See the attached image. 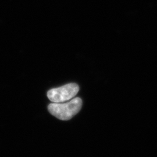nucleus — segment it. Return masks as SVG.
<instances>
[{"instance_id": "nucleus-1", "label": "nucleus", "mask_w": 157, "mask_h": 157, "mask_svg": "<svg viewBox=\"0 0 157 157\" xmlns=\"http://www.w3.org/2000/svg\"><path fill=\"white\" fill-rule=\"evenodd\" d=\"M82 106V100L76 97L66 103L54 102L48 105V109L51 115L62 121H68L78 113Z\"/></svg>"}, {"instance_id": "nucleus-2", "label": "nucleus", "mask_w": 157, "mask_h": 157, "mask_svg": "<svg viewBox=\"0 0 157 157\" xmlns=\"http://www.w3.org/2000/svg\"><path fill=\"white\" fill-rule=\"evenodd\" d=\"M79 87L76 83H69L61 87L52 89L47 92L48 98L53 102L69 101L78 94Z\"/></svg>"}]
</instances>
